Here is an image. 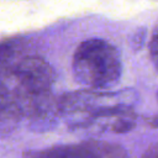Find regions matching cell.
<instances>
[{
	"mask_svg": "<svg viewBox=\"0 0 158 158\" xmlns=\"http://www.w3.org/2000/svg\"><path fill=\"white\" fill-rule=\"evenodd\" d=\"M136 98L132 90L72 91L59 96V116L67 121L70 130L111 132L117 118L135 112Z\"/></svg>",
	"mask_w": 158,
	"mask_h": 158,
	"instance_id": "6da1fadb",
	"label": "cell"
},
{
	"mask_svg": "<svg viewBox=\"0 0 158 158\" xmlns=\"http://www.w3.org/2000/svg\"><path fill=\"white\" fill-rule=\"evenodd\" d=\"M72 70L74 79L88 89H111L122 74L120 52L102 38L85 40L73 54Z\"/></svg>",
	"mask_w": 158,
	"mask_h": 158,
	"instance_id": "7a4b0ae2",
	"label": "cell"
},
{
	"mask_svg": "<svg viewBox=\"0 0 158 158\" xmlns=\"http://www.w3.org/2000/svg\"><path fill=\"white\" fill-rule=\"evenodd\" d=\"M25 158H128V154L116 143L93 139L78 144L32 151L26 153Z\"/></svg>",
	"mask_w": 158,
	"mask_h": 158,
	"instance_id": "3957f363",
	"label": "cell"
},
{
	"mask_svg": "<svg viewBox=\"0 0 158 158\" xmlns=\"http://www.w3.org/2000/svg\"><path fill=\"white\" fill-rule=\"evenodd\" d=\"M21 116L6 85L0 81V133L10 130Z\"/></svg>",
	"mask_w": 158,
	"mask_h": 158,
	"instance_id": "277c9868",
	"label": "cell"
},
{
	"mask_svg": "<svg viewBox=\"0 0 158 158\" xmlns=\"http://www.w3.org/2000/svg\"><path fill=\"white\" fill-rule=\"evenodd\" d=\"M149 54L152 63L154 64V68L158 70V23L156 25L149 41Z\"/></svg>",
	"mask_w": 158,
	"mask_h": 158,
	"instance_id": "5b68a950",
	"label": "cell"
},
{
	"mask_svg": "<svg viewBox=\"0 0 158 158\" xmlns=\"http://www.w3.org/2000/svg\"><path fill=\"white\" fill-rule=\"evenodd\" d=\"M141 158H158V144H154L147 148L144 153L141 156Z\"/></svg>",
	"mask_w": 158,
	"mask_h": 158,
	"instance_id": "8992f818",
	"label": "cell"
}]
</instances>
